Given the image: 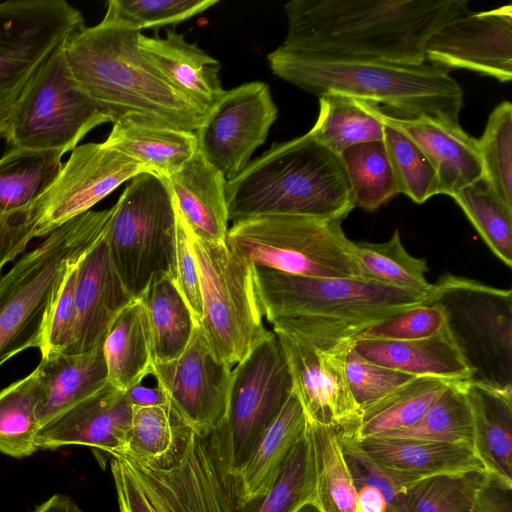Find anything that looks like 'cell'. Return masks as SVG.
<instances>
[{"instance_id": "6da1fadb", "label": "cell", "mask_w": 512, "mask_h": 512, "mask_svg": "<svg viewBox=\"0 0 512 512\" xmlns=\"http://www.w3.org/2000/svg\"><path fill=\"white\" fill-rule=\"evenodd\" d=\"M288 50L418 65L430 37L470 12L468 0H292Z\"/></svg>"}, {"instance_id": "7a4b0ae2", "label": "cell", "mask_w": 512, "mask_h": 512, "mask_svg": "<svg viewBox=\"0 0 512 512\" xmlns=\"http://www.w3.org/2000/svg\"><path fill=\"white\" fill-rule=\"evenodd\" d=\"M141 30L104 16L65 44L71 73L112 123L134 116L196 131L207 114L178 92L139 47Z\"/></svg>"}, {"instance_id": "3957f363", "label": "cell", "mask_w": 512, "mask_h": 512, "mask_svg": "<svg viewBox=\"0 0 512 512\" xmlns=\"http://www.w3.org/2000/svg\"><path fill=\"white\" fill-rule=\"evenodd\" d=\"M267 60L276 76L317 97L336 92L371 104H384L395 114L460 124L463 90L442 66L294 51L280 46L267 55Z\"/></svg>"}, {"instance_id": "277c9868", "label": "cell", "mask_w": 512, "mask_h": 512, "mask_svg": "<svg viewBox=\"0 0 512 512\" xmlns=\"http://www.w3.org/2000/svg\"><path fill=\"white\" fill-rule=\"evenodd\" d=\"M229 221L260 215L345 219L355 208L336 153L309 131L274 143L225 186Z\"/></svg>"}, {"instance_id": "5b68a950", "label": "cell", "mask_w": 512, "mask_h": 512, "mask_svg": "<svg viewBox=\"0 0 512 512\" xmlns=\"http://www.w3.org/2000/svg\"><path fill=\"white\" fill-rule=\"evenodd\" d=\"M263 317L350 340L364 328L425 304L429 294L362 278L315 277L255 266Z\"/></svg>"}, {"instance_id": "8992f818", "label": "cell", "mask_w": 512, "mask_h": 512, "mask_svg": "<svg viewBox=\"0 0 512 512\" xmlns=\"http://www.w3.org/2000/svg\"><path fill=\"white\" fill-rule=\"evenodd\" d=\"M112 211L89 210L71 219L0 279V366L28 348L43 349L67 271L106 233Z\"/></svg>"}, {"instance_id": "52a82bcc", "label": "cell", "mask_w": 512, "mask_h": 512, "mask_svg": "<svg viewBox=\"0 0 512 512\" xmlns=\"http://www.w3.org/2000/svg\"><path fill=\"white\" fill-rule=\"evenodd\" d=\"M342 222L299 215L253 216L232 223L226 244L256 267L302 276L362 278Z\"/></svg>"}, {"instance_id": "ba28073f", "label": "cell", "mask_w": 512, "mask_h": 512, "mask_svg": "<svg viewBox=\"0 0 512 512\" xmlns=\"http://www.w3.org/2000/svg\"><path fill=\"white\" fill-rule=\"evenodd\" d=\"M124 461L157 512H244L227 418L208 430L192 428L168 469Z\"/></svg>"}, {"instance_id": "9c48e42d", "label": "cell", "mask_w": 512, "mask_h": 512, "mask_svg": "<svg viewBox=\"0 0 512 512\" xmlns=\"http://www.w3.org/2000/svg\"><path fill=\"white\" fill-rule=\"evenodd\" d=\"M426 303L440 305L446 328L471 370V382L512 391V292L450 273Z\"/></svg>"}, {"instance_id": "30bf717a", "label": "cell", "mask_w": 512, "mask_h": 512, "mask_svg": "<svg viewBox=\"0 0 512 512\" xmlns=\"http://www.w3.org/2000/svg\"><path fill=\"white\" fill-rule=\"evenodd\" d=\"M191 239L200 278V326L215 358L233 367L272 333L263 323L255 265L226 242L205 241L192 230Z\"/></svg>"}, {"instance_id": "8fae6325", "label": "cell", "mask_w": 512, "mask_h": 512, "mask_svg": "<svg viewBox=\"0 0 512 512\" xmlns=\"http://www.w3.org/2000/svg\"><path fill=\"white\" fill-rule=\"evenodd\" d=\"M107 241L116 271L127 291L138 298L158 272L171 275L177 207L166 178L143 172L112 207Z\"/></svg>"}, {"instance_id": "7c38bea8", "label": "cell", "mask_w": 512, "mask_h": 512, "mask_svg": "<svg viewBox=\"0 0 512 512\" xmlns=\"http://www.w3.org/2000/svg\"><path fill=\"white\" fill-rule=\"evenodd\" d=\"M65 44L44 62L17 104L5 135L10 149L64 155L93 128L111 122L73 77Z\"/></svg>"}, {"instance_id": "4fadbf2b", "label": "cell", "mask_w": 512, "mask_h": 512, "mask_svg": "<svg viewBox=\"0 0 512 512\" xmlns=\"http://www.w3.org/2000/svg\"><path fill=\"white\" fill-rule=\"evenodd\" d=\"M84 28L81 12L65 0L0 2V138L44 62Z\"/></svg>"}, {"instance_id": "5bb4252c", "label": "cell", "mask_w": 512, "mask_h": 512, "mask_svg": "<svg viewBox=\"0 0 512 512\" xmlns=\"http://www.w3.org/2000/svg\"><path fill=\"white\" fill-rule=\"evenodd\" d=\"M286 360L292 391L308 421L354 432L361 410L350 391L345 357L351 341L273 329Z\"/></svg>"}, {"instance_id": "9a60e30c", "label": "cell", "mask_w": 512, "mask_h": 512, "mask_svg": "<svg viewBox=\"0 0 512 512\" xmlns=\"http://www.w3.org/2000/svg\"><path fill=\"white\" fill-rule=\"evenodd\" d=\"M143 172L141 164L105 142L75 147L48 188L24 208L29 239L50 234Z\"/></svg>"}, {"instance_id": "2e32d148", "label": "cell", "mask_w": 512, "mask_h": 512, "mask_svg": "<svg viewBox=\"0 0 512 512\" xmlns=\"http://www.w3.org/2000/svg\"><path fill=\"white\" fill-rule=\"evenodd\" d=\"M291 393L288 366L272 332L232 369L226 418L238 472Z\"/></svg>"}, {"instance_id": "e0dca14e", "label": "cell", "mask_w": 512, "mask_h": 512, "mask_svg": "<svg viewBox=\"0 0 512 512\" xmlns=\"http://www.w3.org/2000/svg\"><path fill=\"white\" fill-rule=\"evenodd\" d=\"M277 116L266 83L253 81L225 90L196 130L198 152L230 181L265 142Z\"/></svg>"}, {"instance_id": "ac0fdd59", "label": "cell", "mask_w": 512, "mask_h": 512, "mask_svg": "<svg viewBox=\"0 0 512 512\" xmlns=\"http://www.w3.org/2000/svg\"><path fill=\"white\" fill-rule=\"evenodd\" d=\"M150 375L193 429L208 430L226 419L232 367L215 358L200 325L184 351L169 361L153 362Z\"/></svg>"}, {"instance_id": "d6986e66", "label": "cell", "mask_w": 512, "mask_h": 512, "mask_svg": "<svg viewBox=\"0 0 512 512\" xmlns=\"http://www.w3.org/2000/svg\"><path fill=\"white\" fill-rule=\"evenodd\" d=\"M428 63L512 79V6L468 12L434 33L425 48Z\"/></svg>"}, {"instance_id": "ffe728a7", "label": "cell", "mask_w": 512, "mask_h": 512, "mask_svg": "<svg viewBox=\"0 0 512 512\" xmlns=\"http://www.w3.org/2000/svg\"><path fill=\"white\" fill-rule=\"evenodd\" d=\"M132 410L125 391L107 381L95 393L41 426L35 438L36 446L48 450L87 446L105 466L126 442Z\"/></svg>"}, {"instance_id": "44dd1931", "label": "cell", "mask_w": 512, "mask_h": 512, "mask_svg": "<svg viewBox=\"0 0 512 512\" xmlns=\"http://www.w3.org/2000/svg\"><path fill=\"white\" fill-rule=\"evenodd\" d=\"M133 299L116 271L106 232L78 264L73 337L63 353H85L102 345L114 318Z\"/></svg>"}, {"instance_id": "7402d4cb", "label": "cell", "mask_w": 512, "mask_h": 512, "mask_svg": "<svg viewBox=\"0 0 512 512\" xmlns=\"http://www.w3.org/2000/svg\"><path fill=\"white\" fill-rule=\"evenodd\" d=\"M384 123L399 129L427 156L438 178V194L453 197L461 189L484 177L478 141L460 124L446 123L426 116L388 114L379 106Z\"/></svg>"}, {"instance_id": "603a6c76", "label": "cell", "mask_w": 512, "mask_h": 512, "mask_svg": "<svg viewBox=\"0 0 512 512\" xmlns=\"http://www.w3.org/2000/svg\"><path fill=\"white\" fill-rule=\"evenodd\" d=\"M343 435L401 485L436 475L485 471L474 451L466 446L414 438Z\"/></svg>"}, {"instance_id": "cb8c5ba5", "label": "cell", "mask_w": 512, "mask_h": 512, "mask_svg": "<svg viewBox=\"0 0 512 512\" xmlns=\"http://www.w3.org/2000/svg\"><path fill=\"white\" fill-rule=\"evenodd\" d=\"M139 47L154 67L178 92L208 112L221 98L220 63L185 40L184 34L168 29L166 36H139Z\"/></svg>"}, {"instance_id": "d4e9b609", "label": "cell", "mask_w": 512, "mask_h": 512, "mask_svg": "<svg viewBox=\"0 0 512 512\" xmlns=\"http://www.w3.org/2000/svg\"><path fill=\"white\" fill-rule=\"evenodd\" d=\"M166 180L192 232L208 242H226L229 215L224 176L197 151Z\"/></svg>"}, {"instance_id": "484cf974", "label": "cell", "mask_w": 512, "mask_h": 512, "mask_svg": "<svg viewBox=\"0 0 512 512\" xmlns=\"http://www.w3.org/2000/svg\"><path fill=\"white\" fill-rule=\"evenodd\" d=\"M35 371L39 382L37 417L40 427L108 381L102 345L80 354L44 355Z\"/></svg>"}, {"instance_id": "4316f807", "label": "cell", "mask_w": 512, "mask_h": 512, "mask_svg": "<svg viewBox=\"0 0 512 512\" xmlns=\"http://www.w3.org/2000/svg\"><path fill=\"white\" fill-rule=\"evenodd\" d=\"M352 346L359 355L375 364L416 377H433L449 382L471 380V370L447 328L417 340H359Z\"/></svg>"}, {"instance_id": "83f0119b", "label": "cell", "mask_w": 512, "mask_h": 512, "mask_svg": "<svg viewBox=\"0 0 512 512\" xmlns=\"http://www.w3.org/2000/svg\"><path fill=\"white\" fill-rule=\"evenodd\" d=\"M104 142L163 178L180 170L198 151L195 132L134 116L113 123Z\"/></svg>"}, {"instance_id": "f1b7e54d", "label": "cell", "mask_w": 512, "mask_h": 512, "mask_svg": "<svg viewBox=\"0 0 512 512\" xmlns=\"http://www.w3.org/2000/svg\"><path fill=\"white\" fill-rule=\"evenodd\" d=\"M473 451L487 474L512 484V391L467 381Z\"/></svg>"}, {"instance_id": "f546056e", "label": "cell", "mask_w": 512, "mask_h": 512, "mask_svg": "<svg viewBox=\"0 0 512 512\" xmlns=\"http://www.w3.org/2000/svg\"><path fill=\"white\" fill-rule=\"evenodd\" d=\"M108 382L126 391L151 374L153 342L147 312L134 298L114 318L102 343Z\"/></svg>"}, {"instance_id": "4dcf8cb0", "label": "cell", "mask_w": 512, "mask_h": 512, "mask_svg": "<svg viewBox=\"0 0 512 512\" xmlns=\"http://www.w3.org/2000/svg\"><path fill=\"white\" fill-rule=\"evenodd\" d=\"M123 448L112 457L150 469H168L177 460L192 427L168 401L149 407L132 406Z\"/></svg>"}, {"instance_id": "1f68e13d", "label": "cell", "mask_w": 512, "mask_h": 512, "mask_svg": "<svg viewBox=\"0 0 512 512\" xmlns=\"http://www.w3.org/2000/svg\"><path fill=\"white\" fill-rule=\"evenodd\" d=\"M307 418L293 393L263 432L239 471L245 505L264 496L294 445L306 430Z\"/></svg>"}, {"instance_id": "d6a6232c", "label": "cell", "mask_w": 512, "mask_h": 512, "mask_svg": "<svg viewBox=\"0 0 512 512\" xmlns=\"http://www.w3.org/2000/svg\"><path fill=\"white\" fill-rule=\"evenodd\" d=\"M138 298L148 315L154 362L178 357L186 348L196 324L171 275L155 273Z\"/></svg>"}, {"instance_id": "836d02e7", "label": "cell", "mask_w": 512, "mask_h": 512, "mask_svg": "<svg viewBox=\"0 0 512 512\" xmlns=\"http://www.w3.org/2000/svg\"><path fill=\"white\" fill-rule=\"evenodd\" d=\"M318 98V116L309 132L332 152L340 155L353 145L383 140L378 105L336 92Z\"/></svg>"}, {"instance_id": "e575fe53", "label": "cell", "mask_w": 512, "mask_h": 512, "mask_svg": "<svg viewBox=\"0 0 512 512\" xmlns=\"http://www.w3.org/2000/svg\"><path fill=\"white\" fill-rule=\"evenodd\" d=\"M450 382L416 377L361 410L355 438L380 436L416 425Z\"/></svg>"}, {"instance_id": "d590c367", "label": "cell", "mask_w": 512, "mask_h": 512, "mask_svg": "<svg viewBox=\"0 0 512 512\" xmlns=\"http://www.w3.org/2000/svg\"><path fill=\"white\" fill-rule=\"evenodd\" d=\"M318 512H356V489L337 429L307 420Z\"/></svg>"}, {"instance_id": "8d00e7d4", "label": "cell", "mask_w": 512, "mask_h": 512, "mask_svg": "<svg viewBox=\"0 0 512 512\" xmlns=\"http://www.w3.org/2000/svg\"><path fill=\"white\" fill-rule=\"evenodd\" d=\"M62 156L57 151H7L0 158V217L39 197L60 172Z\"/></svg>"}, {"instance_id": "74e56055", "label": "cell", "mask_w": 512, "mask_h": 512, "mask_svg": "<svg viewBox=\"0 0 512 512\" xmlns=\"http://www.w3.org/2000/svg\"><path fill=\"white\" fill-rule=\"evenodd\" d=\"M244 512H318L312 448L305 430L266 494Z\"/></svg>"}, {"instance_id": "f35d334b", "label": "cell", "mask_w": 512, "mask_h": 512, "mask_svg": "<svg viewBox=\"0 0 512 512\" xmlns=\"http://www.w3.org/2000/svg\"><path fill=\"white\" fill-rule=\"evenodd\" d=\"M339 156L354 207L375 211L400 193L383 140L353 145Z\"/></svg>"}, {"instance_id": "ab89813d", "label": "cell", "mask_w": 512, "mask_h": 512, "mask_svg": "<svg viewBox=\"0 0 512 512\" xmlns=\"http://www.w3.org/2000/svg\"><path fill=\"white\" fill-rule=\"evenodd\" d=\"M353 246L363 279L418 293L431 292L433 284L425 276L426 260L406 251L397 229L386 242L360 241L353 242Z\"/></svg>"}, {"instance_id": "60d3db41", "label": "cell", "mask_w": 512, "mask_h": 512, "mask_svg": "<svg viewBox=\"0 0 512 512\" xmlns=\"http://www.w3.org/2000/svg\"><path fill=\"white\" fill-rule=\"evenodd\" d=\"M39 382L34 370L0 391V452L23 458L38 450L35 438Z\"/></svg>"}, {"instance_id": "b9f144b4", "label": "cell", "mask_w": 512, "mask_h": 512, "mask_svg": "<svg viewBox=\"0 0 512 512\" xmlns=\"http://www.w3.org/2000/svg\"><path fill=\"white\" fill-rule=\"evenodd\" d=\"M380 436L462 445L473 450V420L465 382H450L416 425Z\"/></svg>"}, {"instance_id": "7bdbcfd3", "label": "cell", "mask_w": 512, "mask_h": 512, "mask_svg": "<svg viewBox=\"0 0 512 512\" xmlns=\"http://www.w3.org/2000/svg\"><path fill=\"white\" fill-rule=\"evenodd\" d=\"M491 251L512 265V211L492 192L484 179L452 197Z\"/></svg>"}, {"instance_id": "ee69618b", "label": "cell", "mask_w": 512, "mask_h": 512, "mask_svg": "<svg viewBox=\"0 0 512 512\" xmlns=\"http://www.w3.org/2000/svg\"><path fill=\"white\" fill-rule=\"evenodd\" d=\"M485 471L427 477L403 485L409 512H473Z\"/></svg>"}, {"instance_id": "f6af8a7d", "label": "cell", "mask_w": 512, "mask_h": 512, "mask_svg": "<svg viewBox=\"0 0 512 512\" xmlns=\"http://www.w3.org/2000/svg\"><path fill=\"white\" fill-rule=\"evenodd\" d=\"M484 177L496 197L512 211V104L502 101L490 113L477 139Z\"/></svg>"}, {"instance_id": "bcb514c9", "label": "cell", "mask_w": 512, "mask_h": 512, "mask_svg": "<svg viewBox=\"0 0 512 512\" xmlns=\"http://www.w3.org/2000/svg\"><path fill=\"white\" fill-rule=\"evenodd\" d=\"M384 125L383 142L399 192L417 204L437 195V174L424 152L399 129L388 123Z\"/></svg>"}, {"instance_id": "7dc6e473", "label": "cell", "mask_w": 512, "mask_h": 512, "mask_svg": "<svg viewBox=\"0 0 512 512\" xmlns=\"http://www.w3.org/2000/svg\"><path fill=\"white\" fill-rule=\"evenodd\" d=\"M218 0H110L105 16L140 30L175 26L217 4Z\"/></svg>"}, {"instance_id": "c3c4849f", "label": "cell", "mask_w": 512, "mask_h": 512, "mask_svg": "<svg viewBox=\"0 0 512 512\" xmlns=\"http://www.w3.org/2000/svg\"><path fill=\"white\" fill-rule=\"evenodd\" d=\"M445 328L443 308L425 303L364 328L354 337L353 343L359 340H417L436 335Z\"/></svg>"}, {"instance_id": "681fc988", "label": "cell", "mask_w": 512, "mask_h": 512, "mask_svg": "<svg viewBox=\"0 0 512 512\" xmlns=\"http://www.w3.org/2000/svg\"><path fill=\"white\" fill-rule=\"evenodd\" d=\"M345 371L350 391L360 410L416 378L363 358L353 346L346 353Z\"/></svg>"}, {"instance_id": "f907efd6", "label": "cell", "mask_w": 512, "mask_h": 512, "mask_svg": "<svg viewBox=\"0 0 512 512\" xmlns=\"http://www.w3.org/2000/svg\"><path fill=\"white\" fill-rule=\"evenodd\" d=\"M171 277L187 303L195 324L200 325L202 320V300L198 264L192 245L191 229L180 214L178 207Z\"/></svg>"}, {"instance_id": "816d5d0a", "label": "cell", "mask_w": 512, "mask_h": 512, "mask_svg": "<svg viewBox=\"0 0 512 512\" xmlns=\"http://www.w3.org/2000/svg\"><path fill=\"white\" fill-rule=\"evenodd\" d=\"M340 437L353 481L364 482L379 488L386 499L387 512H409L404 486L377 467L348 436L340 433Z\"/></svg>"}, {"instance_id": "f5cc1de1", "label": "cell", "mask_w": 512, "mask_h": 512, "mask_svg": "<svg viewBox=\"0 0 512 512\" xmlns=\"http://www.w3.org/2000/svg\"><path fill=\"white\" fill-rule=\"evenodd\" d=\"M79 262L73 264L67 271L49 319L44 347L41 350L42 356L64 352L72 341L76 317L75 289Z\"/></svg>"}, {"instance_id": "db71d44e", "label": "cell", "mask_w": 512, "mask_h": 512, "mask_svg": "<svg viewBox=\"0 0 512 512\" xmlns=\"http://www.w3.org/2000/svg\"><path fill=\"white\" fill-rule=\"evenodd\" d=\"M110 467L120 512H157L123 459L111 457Z\"/></svg>"}, {"instance_id": "11a10c76", "label": "cell", "mask_w": 512, "mask_h": 512, "mask_svg": "<svg viewBox=\"0 0 512 512\" xmlns=\"http://www.w3.org/2000/svg\"><path fill=\"white\" fill-rule=\"evenodd\" d=\"M473 512H512V484L487 474L476 495Z\"/></svg>"}, {"instance_id": "9f6ffc18", "label": "cell", "mask_w": 512, "mask_h": 512, "mask_svg": "<svg viewBox=\"0 0 512 512\" xmlns=\"http://www.w3.org/2000/svg\"><path fill=\"white\" fill-rule=\"evenodd\" d=\"M356 489V512H387L381 490L371 484L353 481Z\"/></svg>"}, {"instance_id": "6f0895ef", "label": "cell", "mask_w": 512, "mask_h": 512, "mask_svg": "<svg viewBox=\"0 0 512 512\" xmlns=\"http://www.w3.org/2000/svg\"><path fill=\"white\" fill-rule=\"evenodd\" d=\"M125 394L130 404L136 407L157 406L169 401L158 384L155 387H149L141 382L127 389Z\"/></svg>"}, {"instance_id": "680465c9", "label": "cell", "mask_w": 512, "mask_h": 512, "mask_svg": "<svg viewBox=\"0 0 512 512\" xmlns=\"http://www.w3.org/2000/svg\"><path fill=\"white\" fill-rule=\"evenodd\" d=\"M33 512H82V510L69 496L55 494Z\"/></svg>"}]
</instances>
